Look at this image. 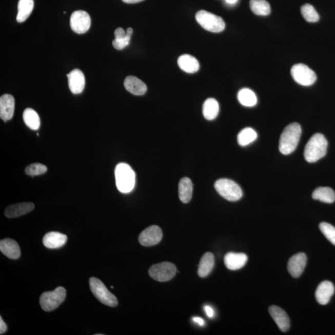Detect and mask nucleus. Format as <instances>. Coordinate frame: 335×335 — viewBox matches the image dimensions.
<instances>
[{
    "label": "nucleus",
    "mask_w": 335,
    "mask_h": 335,
    "mask_svg": "<svg viewBox=\"0 0 335 335\" xmlns=\"http://www.w3.org/2000/svg\"><path fill=\"white\" fill-rule=\"evenodd\" d=\"M302 134L301 127L298 123H293L287 126L281 133L279 149L283 155H289L298 147Z\"/></svg>",
    "instance_id": "obj_1"
},
{
    "label": "nucleus",
    "mask_w": 335,
    "mask_h": 335,
    "mask_svg": "<svg viewBox=\"0 0 335 335\" xmlns=\"http://www.w3.org/2000/svg\"><path fill=\"white\" fill-rule=\"evenodd\" d=\"M328 142L324 135L317 133L310 139L305 145L304 157L309 163H314L327 154Z\"/></svg>",
    "instance_id": "obj_2"
},
{
    "label": "nucleus",
    "mask_w": 335,
    "mask_h": 335,
    "mask_svg": "<svg viewBox=\"0 0 335 335\" xmlns=\"http://www.w3.org/2000/svg\"><path fill=\"white\" fill-rule=\"evenodd\" d=\"M115 185L122 193H129L134 188L135 173L133 169L125 163H120L115 169Z\"/></svg>",
    "instance_id": "obj_3"
},
{
    "label": "nucleus",
    "mask_w": 335,
    "mask_h": 335,
    "mask_svg": "<svg viewBox=\"0 0 335 335\" xmlns=\"http://www.w3.org/2000/svg\"><path fill=\"white\" fill-rule=\"evenodd\" d=\"M89 283H90L91 291L97 300L107 306L112 307L117 306L118 304L117 298L109 291L102 281L96 278L92 277L90 279Z\"/></svg>",
    "instance_id": "obj_4"
},
{
    "label": "nucleus",
    "mask_w": 335,
    "mask_h": 335,
    "mask_svg": "<svg viewBox=\"0 0 335 335\" xmlns=\"http://www.w3.org/2000/svg\"><path fill=\"white\" fill-rule=\"evenodd\" d=\"M215 188L218 193L225 200L235 202L240 200L243 191L238 184L229 179H220L215 183Z\"/></svg>",
    "instance_id": "obj_5"
},
{
    "label": "nucleus",
    "mask_w": 335,
    "mask_h": 335,
    "mask_svg": "<svg viewBox=\"0 0 335 335\" xmlns=\"http://www.w3.org/2000/svg\"><path fill=\"white\" fill-rule=\"evenodd\" d=\"M195 19L201 27L212 32H221L224 30L225 24L221 17L208 11L201 10L195 14Z\"/></svg>",
    "instance_id": "obj_6"
},
{
    "label": "nucleus",
    "mask_w": 335,
    "mask_h": 335,
    "mask_svg": "<svg viewBox=\"0 0 335 335\" xmlns=\"http://www.w3.org/2000/svg\"><path fill=\"white\" fill-rule=\"evenodd\" d=\"M66 290L63 287H58L53 291L45 292L41 295V308L46 312L57 309L66 298Z\"/></svg>",
    "instance_id": "obj_7"
},
{
    "label": "nucleus",
    "mask_w": 335,
    "mask_h": 335,
    "mask_svg": "<svg viewBox=\"0 0 335 335\" xmlns=\"http://www.w3.org/2000/svg\"><path fill=\"white\" fill-rule=\"evenodd\" d=\"M177 269L173 263L163 262L150 267L149 273L150 277L159 282H166L174 277Z\"/></svg>",
    "instance_id": "obj_8"
},
{
    "label": "nucleus",
    "mask_w": 335,
    "mask_h": 335,
    "mask_svg": "<svg viewBox=\"0 0 335 335\" xmlns=\"http://www.w3.org/2000/svg\"><path fill=\"white\" fill-rule=\"evenodd\" d=\"M291 75L296 83L305 87L312 85L317 80L316 73L307 65L302 64L293 65Z\"/></svg>",
    "instance_id": "obj_9"
},
{
    "label": "nucleus",
    "mask_w": 335,
    "mask_h": 335,
    "mask_svg": "<svg viewBox=\"0 0 335 335\" xmlns=\"http://www.w3.org/2000/svg\"><path fill=\"white\" fill-rule=\"evenodd\" d=\"M91 23V17L86 11H76L71 15V29L77 34H84L87 32L90 28Z\"/></svg>",
    "instance_id": "obj_10"
},
{
    "label": "nucleus",
    "mask_w": 335,
    "mask_h": 335,
    "mask_svg": "<svg viewBox=\"0 0 335 335\" xmlns=\"http://www.w3.org/2000/svg\"><path fill=\"white\" fill-rule=\"evenodd\" d=\"M163 237L162 230L157 225H152L142 231L139 242L144 247H152L159 244Z\"/></svg>",
    "instance_id": "obj_11"
},
{
    "label": "nucleus",
    "mask_w": 335,
    "mask_h": 335,
    "mask_svg": "<svg viewBox=\"0 0 335 335\" xmlns=\"http://www.w3.org/2000/svg\"><path fill=\"white\" fill-rule=\"evenodd\" d=\"M307 257L304 253L294 254L289 260L287 269L292 277H300L307 264Z\"/></svg>",
    "instance_id": "obj_12"
},
{
    "label": "nucleus",
    "mask_w": 335,
    "mask_h": 335,
    "mask_svg": "<svg viewBox=\"0 0 335 335\" xmlns=\"http://www.w3.org/2000/svg\"><path fill=\"white\" fill-rule=\"evenodd\" d=\"M69 87L72 93H82L85 87V78L84 73L79 69H74L67 74Z\"/></svg>",
    "instance_id": "obj_13"
},
{
    "label": "nucleus",
    "mask_w": 335,
    "mask_h": 335,
    "mask_svg": "<svg viewBox=\"0 0 335 335\" xmlns=\"http://www.w3.org/2000/svg\"><path fill=\"white\" fill-rule=\"evenodd\" d=\"M15 101L11 94H5L0 97V117L3 121L11 120L13 117Z\"/></svg>",
    "instance_id": "obj_14"
},
{
    "label": "nucleus",
    "mask_w": 335,
    "mask_h": 335,
    "mask_svg": "<svg viewBox=\"0 0 335 335\" xmlns=\"http://www.w3.org/2000/svg\"><path fill=\"white\" fill-rule=\"evenodd\" d=\"M269 312L281 331L286 332L289 330L290 320L285 311L280 307L272 305L269 308Z\"/></svg>",
    "instance_id": "obj_15"
},
{
    "label": "nucleus",
    "mask_w": 335,
    "mask_h": 335,
    "mask_svg": "<svg viewBox=\"0 0 335 335\" xmlns=\"http://www.w3.org/2000/svg\"><path fill=\"white\" fill-rule=\"evenodd\" d=\"M334 292L333 284L330 281H325L319 284L316 292V298L320 304L326 305L330 302Z\"/></svg>",
    "instance_id": "obj_16"
},
{
    "label": "nucleus",
    "mask_w": 335,
    "mask_h": 335,
    "mask_svg": "<svg viewBox=\"0 0 335 335\" xmlns=\"http://www.w3.org/2000/svg\"><path fill=\"white\" fill-rule=\"evenodd\" d=\"M248 261L247 254L243 253H229L225 254L224 263L227 268L230 270H237L244 267Z\"/></svg>",
    "instance_id": "obj_17"
},
{
    "label": "nucleus",
    "mask_w": 335,
    "mask_h": 335,
    "mask_svg": "<svg viewBox=\"0 0 335 335\" xmlns=\"http://www.w3.org/2000/svg\"><path fill=\"white\" fill-rule=\"evenodd\" d=\"M124 85L127 91L135 96L144 95L147 90V85L134 76H127Z\"/></svg>",
    "instance_id": "obj_18"
},
{
    "label": "nucleus",
    "mask_w": 335,
    "mask_h": 335,
    "mask_svg": "<svg viewBox=\"0 0 335 335\" xmlns=\"http://www.w3.org/2000/svg\"><path fill=\"white\" fill-rule=\"evenodd\" d=\"M34 204L32 203H21L8 206L5 210V215L8 218L20 217L33 210Z\"/></svg>",
    "instance_id": "obj_19"
},
{
    "label": "nucleus",
    "mask_w": 335,
    "mask_h": 335,
    "mask_svg": "<svg viewBox=\"0 0 335 335\" xmlns=\"http://www.w3.org/2000/svg\"><path fill=\"white\" fill-rule=\"evenodd\" d=\"M0 251L10 259L16 260L21 255L18 244L11 239H5L0 241Z\"/></svg>",
    "instance_id": "obj_20"
},
{
    "label": "nucleus",
    "mask_w": 335,
    "mask_h": 335,
    "mask_svg": "<svg viewBox=\"0 0 335 335\" xmlns=\"http://www.w3.org/2000/svg\"><path fill=\"white\" fill-rule=\"evenodd\" d=\"M67 236L57 232H50L44 235L43 242L47 248L56 249L64 246L67 242Z\"/></svg>",
    "instance_id": "obj_21"
},
{
    "label": "nucleus",
    "mask_w": 335,
    "mask_h": 335,
    "mask_svg": "<svg viewBox=\"0 0 335 335\" xmlns=\"http://www.w3.org/2000/svg\"><path fill=\"white\" fill-rule=\"evenodd\" d=\"M178 64L181 69L186 73H194L200 69V64L193 56L184 54L178 59Z\"/></svg>",
    "instance_id": "obj_22"
},
{
    "label": "nucleus",
    "mask_w": 335,
    "mask_h": 335,
    "mask_svg": "<svg viewBox=\"0 0 335 335\" xmlns=\"http://www.w3.org/2000/svg\"><path fill=\"white\" fill-rule=\"evenodd\" d=\"M214 266V256L210 252H207L201 258L198 273L201 278H206L212 271Z\"/></svg>",
    "instance_id": "obj_23"
},
{
    "label": "nucleus",
    "mask_w": 335,
    "mask_h": 335,
    "mask_svg": "<svg viewBox=\"0 0 335 335\" xmlns=\"http://www.w3.org/2000/svg\"><path fill=\"white\" fill-rule=\"evenodd\" d=\"M193 191V184L189 178L185 177L180 180L179 185V198L182 203H188L191 200Z\"/></svg>",
    "instance_id": "obj_24"
},
{
    "label": "nucleus",
    "mask_w": 335,
    "mask_h": 335,
    "mask_svg": "<svg viewBox=\"0 0 335 335\" xmlns=\"http://www.w3.org/2000/svg\"><path fill=\"white\" fill-rule=\"evenodd\" d=\"M34 9V0H19L17 5V22L23 23L31 15Z\"/></svg>",
    "instance_id": "obj_25"
},
{
    "label": "nucleus",
    "mask_w": 335,
    "mask_h": 335,
    "mask_svg": "<svg viewBox=\"0 0 335 335\" xmlns=\"http://www.w3.org/2000/svg\"><path fill=\"white\" fill-rule=\"evenodd\" d=\"M312 198L321 202L331 204L335 201V192L329 187H320L313 192Z\"/></svg>",
    "instance_id": "obj_26"
},
{
    "label": "nucleus",
    "mask_w": 335,
    "mask_h": 335,
    "mask_svg": "<svg viewBox=\"0 0 335 335\" xmlns=\"http://www.w3.org/2000/svg\"><path fill=\"white\" fill-rule=\"evenodd\" d=\"M219 112V105L217 102L213 98H209L204 102L203 108L204 117L207 120L212 121L217 117Z\"/></svg>",
    "instance_id": "obj_27"
},
{
    "label": "nucleus",
    "mask_w": 335,
    "mask_h": 335,
    "mask_svg": "<svg viewBox=\"0 0 335 335\" xmlns=\"http://www.w3.org/2000/svg\"><path fill=\"white\" fill-rule=\"evenodd\" d=\"M23 120L26 125L32 130H36L41 126L40 117L34 109L27 108L23 112Z\"/></svg>",
    "instance_id": "obj_28"
},
{
    "label": "nucleus",
    "mask_w": 335,
    "mask_h": 335,
    "mask_svg": "<svg viewBox=\"0 0 335 335\" xmlns=\"http://www.w3.org/2000/svg\"><path fill=\"white\" fill-rule=\"evenodd\" d=\"M242 105L246 107H253L257 105V97L254 92L248 88H243L237 95Z\"/></svg>",
    "instance_id": "obj_29"
},
{
    "label": "nucleus",
    "mask_w": 335,
    "mask_h": 335,
    "mask_svg": "<svg viewBox=\"0 0 335 335\" xmlns=\"http://www.w3.org/2000/svg\"><path fill=\"white\" fill-rule=\"evenodd\" d=\"M250 7L257 15L268 16L271 13L270 5L266 0H250Z\"/></svg>",
    "instance_id": "obj_30"
},
{
    "label": "nucleus",
    "mask_w": 335,
    "mask_h": 335,
    "mask_svg": "<svg viewBox=\"0 0 335 335\" xmlns=\"http://www.w3.org/2000/svg\"><path fill=\"white\" fill-rule=\"evenodd\" d=\"M257 133L254 129L247 127L243 129L237 136V141L240 146L245 147L253 142L257 139Z\"/></svg>",
    "instance_id": "obj_31"
},
{
    "label": "nucleus",
    "mask_w": 335,
    "mask_h": 335,
    "mask_svg": "<svg viewBox=\"0 0 335 335\" xmlns=\"http://www.w3.org/2000/svg\"><path fill=\"white\" fill-rule=\"evenodd\" d=\"M301 13L304 18L309 23L318 22L320 16L316 9L310 4H305L301 7Z\"/></svg>",
    "instance_id": "obj_32"
},
{
    "label": "nucleus",
    "mask_w": 335,
    "mask_h": 335,
    "mask_svg": "<svg viewBox=\"0 0 335 335\" xmlns=\"http://www.w3.org/2000/svg\"><path fill=\"white\" fill-rule=\"evenodd\" d=\"M47 171V168L46 165L37 163V164H32L28 166L25 171L27 175L34 176L46 173Z\"/></svg>",
    "instance_id": "obj_33"
},
{
    "label": "nucleus",
    "mask_w": 335,
    "mask_h": 335,
    "mask_svg": "<svg viewBox=\"0 0 335 335\" xmlns=\"http://www.w3.org/2000/svg\"><path fill=\"white\" fill-rule=\"evenodd\" d=\"M320 229L332 244L335 245V227L327 222H322L319 225Z\"/></svg>",
    "instance_id": "obj_34"
},
{
    "label": "nucleus",
    "mask_w": 335,
    "mask_h": 335,
    "mask_svg": "<svg viewBox=\"0 0 335 335\" xmlns=\"http://www.w3.org/2000/svg\"><path fill=\"white\" fill-rule=\"evenodd\" d=\"M130 38H131L128 37L122 40H114L112 41V46H113L115 49L119 50H123L129 46Z\"/></svg>",
    "instance_id": "obj_35"
},
{
    "label": "nucleus",
    "mask_w": 335,
    "mask_h": 335,
    "mask_svg": "<svg viewBox=\"0 0 335 335\" xmlns=\"http://www.w3.org/2000/svg\"><path fill=\"white\" fill-rule=\"evenodd\" d=\"M8 330L7 324H5L4 320H3L2 317H0V334H3L5 333Z\"/></svg>",
    "instance_id": "obj_36"
},
{
    "label": "nucleus",
    "mask_w": 335,
    "mask_h": 335,
    "mask_svg": "<svg viewBox=\"0 0 335 335\" xmlns=\"http://www.w3.org/2000/svg\"><path fill=\"white\" fill-rule=\"evenodd\" d=\"M204 309H205L207 316H208L209 318H212L213 316H214V311H213L212 308L209 306V305H206V306L204 307Z\"/></svg>",
    "instance_id": "obj_37"
},
{
    "label": "nucleus",
    "mask_w": 335,
    "mask_h": 335,
    "mask_svg": "<svg viewBox=\"0 0 335 335\" xmlns=\"http://www.w3.org/2000/svg\"><path fill=\"white\" fill-rule=\"evenodd\" d=\"M192 320H193L195 323H197V324L200 326H203L204 324L203 319L200 318V317H194V318L192 319Z\"/></svg>",
    "instance_id": "obj_38"
},
{
    "label": "nucleus",
    "mask_w": 335,
    "mask_h": 335,
    "mask_svg": "<svg viewBox=\"0 0 335 335\" xmlns=\"http://www.w3.org/2000/svg\"><path fill=\"white\" fill-rule=\"evenodd\" d=\"M123 1L126 4H134L144 1V0H123Z\"/></svg>",
    "instance_id": "obj_39"
},
{
    "label": "nucleus",
    "mask_w": 335,
    "mask_h": 335,
    "mask_svg": "<svg viewBox=\"0 0 335 335\" xmlns=\"http://www.w3.org/2000/svg\"><path fill=\"white\" fill-rule=\"evenodd\" d=\"M225 1H226L227 4H229L230 5H233L236 4V3L237 2V1H238V0H225Z\"/></svg>",
    "instance_id": "obj_40"
}]
</instances>
